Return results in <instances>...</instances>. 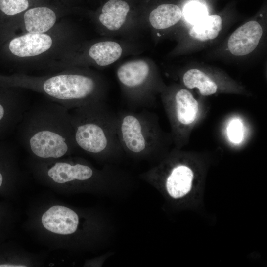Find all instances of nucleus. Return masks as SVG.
I'll use <instances>...</instances> for the list:
<instances>
[{"mask_svg": "<svg viewBox=\"0 0 267 267\" xmlns=\"http://www.w3.org/2000/svg\"><path fill=\"white\" fill-rule=\"evenodd\" d=\"M15 131L21 146L34 158L58 159L79 149L70 111L50 99L30 105Z\"/></svg>", "mask_w": 267, "mask_h": 267, "instance_id": "nucleus-1", "label": "nucleus"}, {"mask_svg": "<svg viewBox=\"0 0 267 267\" xmlns=\"http://www.w3.org/2000/svg\"><path fill=\"white\" fill-rule=\"evenodd\" d=\"M74 138L79 149L96 156L116 155L123 150L117 132V113L104 100L70 110Z\"/></svg>", "mask_w": 267, "mask_h": 267, "instance_id": "nucleus-2", "label": "nucleus"}, {"mask_svg": "<svg viewBox=\"0 0 267 267\" xmlns=\"http://www.w3.org/2000/svg\"><path fill=\"white\" fill-rule=\"evenodd\" d=\"M117 115L118 135L123 151L146 156L169 146L171 137L162 131L157 115L148 109L122 110Z\"/></svg>", "mask_w": 267, "mask_h": 267, "instance_id": "nucleus-3", "label": "nucleus"}, {"mask_svg": "<svg viewBox=\"0 0 267 267\" xmlns=\"http://www.w3.org/2000/svg\"><path fill=\"white\" fill-rule=\"evenodd\" d=\"M36 82L39 84L22 85L40 90L50 100L69 111L90 102L104 100L98 81L90 75L63 73Z\"/></svg>", "mask_w": 267, "mask_h": 267, "instance_id": "nucleus-4", "label": "nucleus"}, {"mask_svg": "<svg viewBox=\"0 0 267 267\" xmlns=\"http://www.w3.org/2000/svg\"><path fill=\"white\" fill-rule=\"evenodd\" d=\"M163 101L172 128V140L176 146H181L189 127L197 118L199 103L186 89H179L174 95L166 97Z\"/></svg>", "mask_w": 267, "mask_h": 267, "instance_id": "nucleus-5", "label": "nucleus"}, {"mask_svg": "<svg viewBox=\"0 0 267 267\" xmlns=\"http://www.w3.org/2000/svg\"><path fill=\"white\" fill-rule=\"evenodd\" d=\"M150 74L149 65L143 60L127 62L118 68L117 77L128 90V106L131 110L148 109L142 89L146 86Z\"/></svg>", "mask_w": 267, "mask_h": 267, "instance_id": "nucleus-6", "label": "nucleus"}, {"mask_svg": "<svg viewBox=\"0 0 267 267\" xmlns=\"http://www.w3.org/2000/svg\"><path fill=\"white\" fill-rule=\"evenodd\" d=\"M13 90L0 88V140L16 131L24 113L30 106L26 98Z\"/></svg>", "mask_w": 267, "mask_h": 267, "instance_id": "nucleus-7", "label": "nucleus"}, {"mask_svg": "<svg viewBox=\"0 0 267 267\" xmlns=\"http://www.w3.org/2000/svg\"><path fill=\"white\" fill-rule=\"evenodd\" d=\"M43 227L47 231L61 235L74 233L79 224L77 214L62 205H53L44 213L41 217Z\"/></svg>", "mask_w": 267, "mask_h": 267, "instance_id": "nucleus-8", "label": "nucleus"}, {"mask_svg": "<svg viewBox=\"0 0 267 267\" xmlns=\"http://www.w3.org/2000/svg\"><path fill=\"white\" fill-rule=\"evenodd\" d=\"M263 34L261 25L256 21L247 22L238 28L229 37L228 48L235 56L251 53L257 46Z\"/></svg>", "mask_w": 267, "mask_h": 267, "instance_id": "nucleus-9", "label": "nucleus"}, {"mask_svg": "<svg viewBox=\"0 0 267 267\" xmlns=\"http://www.w3.org/2000/svg\"><path fill=\"white\" fill-rule=\"evenodd\" d=\"M52 44V39L44 33H30L12 39L9 44L11 53L19 57H32L46 51Z\"/></svg>", "mask_w": 267, "mask_h": 267, "instance_id": "nucleus-10", "label": "nucleus"}, {"mask_svg": "<svg viewBox=\"0 0 267 267\" xmlns=\"http://www.w3.org/2000/svg\"><path fill=\"white\" fill-rule=\"evenodd\" d=\"M24 12L25 27L30 33H44L54 26L57 19L54 9L46 5L34 6Z\"/></svg>", "mask_w": 267, "mask_h": 267, "instance_id": "nucleus-11", "label": "nucleus"}, {"mask_svg": "<svg viewBox=\"0 0 267 267\" xmlns=\"http://www.w3.org/2000/svg\"><path fill=\"white\" fill-rule=\"evenodd\" d=\"M194 178L193 171L188 166L179 164L171 171L166 180V188L170 195L178 198L190 190Z\"/></svg>", "mask_w": 267, "mask_h": 267, "instance_id": "nucleus-12", "label": "nucleus"}, {"mask_svg": "<svg viewBox=\"0 0 267 267\" xmlns=\"http://www.w3.org/2000/svg\"><path fill=\"white\" fill-rule=\"evenodd\" d=\"M129 10V5L125 1L109 0L103 6L99 19L108 29L117 30L124 23Z\"/></svg>", "mask_w": 267, "mask_h": 267, "instance_id": "nucleus-13", "label": "nucleus"}, {"mask_svg": "<svg viewBox=\"0 0 267 267\" xmlns=\"http://www.w3.org/2000/svg\"><path fill=\"white\" fill-rule=\"evenodd\" d=\"M17 171L14 149L4 140H0V192L15 180Z\"/></svg>", "mask_w": 267, "mask_h": 267, "instance_id": "nucleus-14", "label": "nucleus"}, {"mask_svg": "<svg viewBox=\"0 0 267 267\" xmlns=\"http://www.w3.org/2000/svg\"><path fill=\"white\" fill-rule=\"evenodd\" d=\"M180 8L175 4H161L153 9L149 15V21L156 29H164L177 24L181 18Z\"/></svg>", "mask_w": 267, "mask_h": 267, "instance_id": "nucleus-15", "label": "nucleus"}, {"mask_svg": "<svg viewBox=\"0 0 267 267\" xmlns=\"http://www.w3.org/2000/svg\"><path fill=\"white\" fill-rule=\"evenodd\" d=\"M122 52V48L117 43L104 41L97 43L92 45L89 53L98 65L105 66L118 60Z\"/></svg>", "mask_w": 267, "mask_h": 267, "instance_id": "nucleus-16", "label": "nucleus"}, {"mask_svg": "<svg viewBox=\"0 0 267 267\" xmlns=\"http://www.w3.org/2000/svg\"><path fill=\"white\" fill-rule=\"evenodd\" d=\"M222 26V19L219 15H207L194 23L189 35L201 41L213 40L218 36Z\"/></svg>", "mask_w": 267, "mask_h": 267, "instance_id": "nucleus-17", "label": "nucleus"}, {"mask_svg": "<svg viewBox=\"0 0 267 267\" xmlns=\"http://www.w3.org/2000/svg\"><path fill=\"white\" fill-rule=\"evenodd\" d=\"M182 80L186 87L190 89L197 88L203 96L214 94L217 91L216 83L206 74L199 69L188 70L184 74Z\"/></svg>", "mask_w": 267, "mask_h": 267, "instance_id": "nucleus-18", "label": "nucleus"}, {"mask_svg": "<svg viewBox=\"0 0 267 267\" xmlns=\"http://www.w3.org/2000/svg\"><path fill=\"white\" fill-rule=\"evenodd\" d=\"M39 0H0V12L8 16H15L24 12Z\"/></svg>", "mask_w": 267, "mask_h": 267, "instance_id": "nucleus-19", "label": "nucleus"}, {"mask_svg": "<svg viewBox=\"0 0 267 267\" xmlns=\"http://www.w3.org/2000/svg\"><path fill=\"white\" fill-rule=\"evenodd\" d=\"M227 135L229 140L232 143L238 144L243 138V124L237 118L232 119L227 127Z\"/></svg>", "mask_w": 267, "mask_h": 267, "instance_id": "nucleus-20", "label": "nucleus"}, {"mask_svg": "<svg viewBox=\"0 0 267 267\" xmlns=\"http://www.w3.org/2000/svg\"><path fill=\"white\" fill-rule=\"evenodd\" d=\"M184 13L187 20L194 23L207 15L205 7L199 3L189 4L185 8Z\"/></svg>", "mask_w": 267, "mask_h": 267, "instance_id": "nucleus-21", "label": "nucleus"}, {"mask_svg": "<svg viewBox=\"0 0 267 267\" xmlns=\"http://www.w3.org/2000/svg\"><path fill=\"white\" fill-rule=\"evenodd\" d=\"M6 213L3 207L0 205V235L3 228L5 227Z\"/></svg>", "mask_w": 267, "mask_h": 267, "instance_id": "nucleus-22", "label": "nucleus"}]
</instances>
